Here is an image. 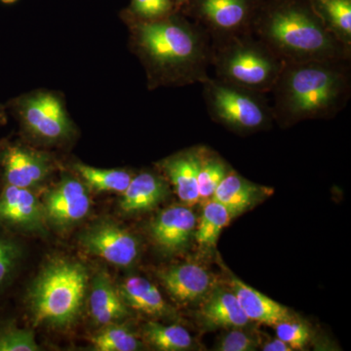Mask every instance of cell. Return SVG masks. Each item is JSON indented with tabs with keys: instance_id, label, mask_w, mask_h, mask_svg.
I'll return each mask as SVG.
<instances>
[{
	"instance_id": "36",
	"label": "cell",
	"mask_w": 351,
	"mask_h": 351,
	"mask_svg": "<svg viewBox=\"0 0 351 351\" xmlns=\"http://www.w3.org/2000/svg\"><path fill=\"white\" fill-rule=\"evenodd\" d=\"M20 0H0V3L4 4V5H13V4L17 3Z\"/></svg>"
},
{
	"instance_id": "27",
	"label": "cell",
	"mask_w": 351,
	"mask_h": 351,
	"mask_svg": "<svg viewBox=\"0 0 351 351\" xmlns=\"http://www.w3.org/2000/svg\"><path fill=\"white\" fill-rule=\"evenodd\" d=\"M91 345L96 351H135L142 346L128 327L117 323L104 326L92 337Z\"/></svg>"
},
{
	"instance_id": "8",
	"label": "cell",
	"mask_w": 351,
	"mask_h": 351,
	"mask_svg": "<svg viewBox=\"0 0 351 351\" xmlns=\"http://www.w3.org/2000/svg\"><path fill=\"white\" fill-rule=\"evenodd\" d=\"M3 184L29 189L43 186L57 168L49 152L25 142L23 138H6L0 154Z\"/></svg>"
},
{
	"instance_id": "32",
	"label": "cell",
	"mask_w": 351,
	"mask_h": 351,
	"mask_svg": "<svg viewBox=\"0 0 351 351\" xmlns=\"http://www.w3.org/2000/svg\"><path fill=\"white\" fill-rule=\"evenodd\" d=\"M257 341L246 334V332L237 331L230 332L219 341L217 350L221 351H251L257 348Z\"/></svg>"
},
{
	"instance_id": "7",
	"label": "cell",
	"mask_w": 351,
	"mask_h": 351,
	"mask_svg": "<svg viewBox=\"0 0 351 351\" xmlns=\"http://www.w3.org/2000/svg\"><path fill=\"white\" fill-rule=\"evenodd\" d=\"M202 86L207 112L217 123L239 133H250L269 128L274 122L267 94L235 86L212 76Z\"/></svg>"
},
{
	"instance_id": "6",
	"label": "cell",
	"mask_w": 351,
	"mask_h": 351,
	"mask_svg": "<svg viewBox=\"0 0 351 351\" xmlns=\"http://www.w3.org/2000/svg\"><path fill=\"white\" fill-rule=\"evenodd\" d=\"M5 107L17 121L23 140L29 144L62 147L77 138V126L61 92L38 88L14 97L6 101Z\"/></svg>"
},
{
	"instance_id": "10",
	"label": "cell",
	"mask_w": 351,
	"mask_h": 351,
	"mask_svg": "<svg viewBox=\"0 0 351 351\" xmlns=\"http://www.w3.org/2000/svg\"><path fill=\"white\" fill-rule=\"evenodd\" d=\"M41 203L47 225L59 230L78 225L91 210L89 189L71 173H63L61 179L44 193Z\"/></svg>"
},
{
	"instance_id": "17",
	"label": "cell",
	"mask_w": 351,
	"mask_h": 351,
	"mask_svg": "<svg viewBox=\"0 0 351 351\" xmlns=\"http://www.w3.org/2000/svg\"><path fill=\"white\" fill-rule=\"evenodd\" d=\"M89 308L92 319L101 326L117 323L128 315L119 290L115 288L106 272H100L92 280Z\"/></svg>"
},
{
	"instance_id": "9",
	"label": "cell",
	"mask_w": 351,
	"mask_h": 351,
	"mask_svg": "<svg viewBox=\"0 0 351 351\" xmlns=\"http://www.w3.org/2000/svg\"><path fill=\"white\" fill-rule=\"evenodd\" d=\"M191 10L211 41L252 34L257 16L251 0H195Z\"/></svg>"
},
{
	"instance_id": "19",
	"label": "cell",
	"mask_w": 351,
	"mask_h": 351,
	"mask_svg": "<svg viewBox=\"0 0 351 351\" xmlns=\"http://www.w3.org/2000/svg\"><path fill=\"white\" fill-rule=\"evenodd\" d=\"M265 193L261 186L230 171L219 182L212 197L237 216L254 206Z\"/></svg>"
},
{
	"instance_id": "26",
	"label": "cell",
	"mask_w": 351,
	"mask_h": 351,
	"mask_svg": "<svg viewBox=\"0 0 351 351\" xmlns=\"http://www.w3.org/2000/svg\"><path fill=\"white\" fill-rule=\"evenodd\" d=\"M144 332L147 341L158 350H186L193 345V338L188 330L178 325L166 326L159 323L149 322L145 327Z\"/></svg>"
},
{
	"instance_id": "11",
	"label": "cell",
	"mask_w": 351,
	"mask_h": 351,
	"mask_svg": "<svg viewBox=\"0 0 351 351\" xmlns=\"http://www.w3.org/2000/svg\"><path fill=\"white\" fill-rule=\"evenodd\" d=\"M80 243L90 255L117 267H129L138 256L136 237L110 219H100L88 226L80 234Z\"/></svg>"
},
{
	"instance_id": "24",
	"label": "cell",
	"mask_w": 351,
	"mask_h": 351,
	"mask_svg": "<svg viewBox=\"0 0 351 351\" xmlns=\"http://www.w3.org/2000/svg\"><path fill=\"white\" fill-rule=\"evenodd\" d=\"M24 257V245L18 235L0 226V297L12 285Z\"/></svg>"
},
{
	"instance_id": "13",
	"label": "cell",
	"mask_w": 351,
	"mask_h": 351,
	"mask_svg": "<svg viewBox=\"0 0 351 351\" xmlns=\"http://www.w3.org/2000/svg\"><path fill=\"white\" fill-rule=\"evenodd\" d=\"M202 151L203 147L184 149L157 163L161 174L186 206H193L199 201L198 173Z\"/></svg>"
},
{
	"instance_id": "34",
	"label": "cell",
	"mask_w": 351,
	"mask_h": 351,
	"mask_svg": "<svg viewBox=\"0 0 351 351\" xmlns=\"http://www.w3.org/2000/svg\"><path fill=\"white\" fill-rule=\"evenodd\" d=\"M8 119L9 114L7 112L5 104L0 103V128L6 125Z\"/></svg>"
},
{
	"instance_id": "18",
	"label": "cell",
	"mask_w": 351,
	"mask_h": 351,
	"mask_svg": "<svg viewBox=\"0 0 351 351\" xmlns=\"http://www.w3.org/2000/svg\"><path fill=\"white\" fill-rule=\"evenodd\" d=\"M232 292L249 319L276 326L283 321L292 319L290 311L267 295L258 292L237 278H232Z\"/></svg>"
},
{
	"instance_id": "5",
	"label": "cell",
	"mask_w": 351,
	"mask_h": 351,
	"mask_svg": "<svg viewBox=\"0 0 351 351\" xmlns=\"http://www.w3.org/2000/svg\"><path fill=\"white\" fill-rule=\"evenodd\" d=\"M215 77L235 86L270 93L284 62L253 34L211 41Z\"/></svg>"
},
{
	"instance_id": "15",
	"label": "cell",
	"mask_w": 351,
	"mask_h": 351,
	"mask_svg": "<svg viewBox=\"0 0 351 351\" xmlns=\"http://www.w3.org/2000/svg\"><path fill=\"white\" fill-rule=\"evenodd\" d=\"M168 195V182L163 175L143 171L134 175L130 184L121 193L120 211L138 214L149 211L160 204Z\"/></svg>"
},
{
	"instance_id": "31",
	"label": "cell",
	"mask_w": 351,
	"mask_h": 351,
	"mask_svg": "<svg viewBox=\"0 0 351 351\" xmlns=\"http://www.w3.org/2000/svg\"><path fill=\"white\" fill-rule=\"evenodd\" d=\"M277 338L282 339L292 350H302L309 341V331L306 326L292 319L283 321L276 325Z\"/></svg>"
},
{
	"instance_id": "20",
	"label": "cell",
	"mask_w": 351,
	"mask_h": 351,
	"mask_svg": "<svg viewBox=\"0 0 351 351\" xmlns=\"http://www.w3.org/2000/svg\"><path fill=\"white\" fill-rule=\"evenodd\" d=\"M127 306L149 315L162 316L169 313V307L160 291L147 279L140 276L127 278L119 290Z\"/></svg>"
},
{
	"instance_id": "16",
	"label": "cell",
	"mask_w": 351,
	"mask_h": 351,
	"mask_svg": "<svg viewBox=\"0 0 351 351\" xmlns=\"http://www.w3.org/2000/svg\"><path fill=\"white\" fill-rule=\"evenodd\" d=\"M160 279L169 294L181 302L200 299L211 286L209 272L195 263L168 267L161 272Z\"/></svg>"
},
{
	"instance_id": "12",
	"label": "cell",
	"mask_w": 351,
	"mask_h": 351,
	"mask_svg": "<svg viewBox=\"0 0 351 351\" xmlns=\"http://www.w3.org/2000/svg\"><path fill=\"white\" fill-rule=\"evenodd\" d=\"M43 203L29 189L2 184L0 226L15 234H44L47 230Z\"/></svg>"
},
{
	"instance_id": "4",
	"label": "cell",
	"mask_w": 351,
	"mask_h": 351,
	"mask_svg": "<svg viewBox=\"0 0 351 351\" xmlns=\"http://www.w3.org/2000/svg\"><path fill=\"white\" fill-rule=\"evenodd\" d=\"M89 287L88 269L75 258H51L31 283L25 297L29 318L36 327L66 329L75 324Z\"/></svg>"
},
{
	"instance_id": "1",
	"label": "cell",
	"mask_w": 351,
	"mask_h": 351,
	"mask_svg": "<svg viewBox=\"0 0 351 351\" xmlns=\"http://www.w3.org/2000/svg\"><path fill=\"white\" fill-rule=\"evenodd\" d=\"M123 20L129 47L145 69L149 90L202 84L210 77L211 38L199 25L175 12L149 22Z\"/></svg>"
},
{
	"instance_id": "37",
	"label": "cell",
	"mask_w": 351,
	"mask_h": 351,
	"mask_svg": "<svg viewBox=\"0 0 351 351\" xmlns=\"http://www.w3.org/2000/svg\"><path fill=\"white\" fill-rule=\"evenodd\" d=\"M174 2L175 5H182V4L186 3L189 0H172Z\"/></svg>"
},
{
	"instance_id": "29",
	"label": "cell",
	"mask_w": 351,
	"mask_h": 351,
	"mask_svg": "<svg viewBox=\"0 0 351 351\" xmlns=\"http://www.w3.org/2000/svg\"><path fill=\"white\" fill-rule=\"evenodd\" d=\"M40 350L32 329L19 326L13 318H0V351Z\"/></svg>"
},
{
	"instance_id": "3",
	"label": "cell",
	"mask_w": 351,
	"mask_h": 351,
	"mask_svg": "<svg viewBox=\"0 0 351 351\" xmlns=\"http://www.w3.org/2000/svg\"><path fill=\"white\" fill-rule=\"evenodd\" d=\"M252 34L285 64L351 57V49L327 29L309 0H281L267 7L256 16Z\"/></svg>"
},
{
	"instance_id": "28",
	"label": "cell",
	"mask_w": 351,
	"mask_h": 351,
	"mask_svg": "<svg viewBox=\"0 0 351 351\" xmlns=\"http://www.w3.org/2000/svg\"><path fill=\"white\" fill-rule=\"evenodd\" d=\"M230 172L225 161L203 147L199 173H198V193L199 199L213 196L219 182Z\"/></svg>"
},
{
	"instance_id": "22",
	"label": "cell",
	"mask_w": 351,
	"mask_h": 351,
	"mask_svg": "<svg viewBox=\"0 0 351 351\" xmlns=\"http://www.w3.org/2000/svg\"><path fill=\"white\" fill-rule=\"evenodd\" d=\"M73 174L77 176L89 191L98 193L121 195L130 184L133 173L126 169H101L88 164L75 162L71 165Z\"/></svg>"
},
{
	"instance_id": "35",
	"label": "cell",
	"mask_w": 351,
	"mask_h": 351,
	"mask_svg": "<svg viewBox=\"0 0 351 351\" xmlns=\"http://www.w3.org/2000/svg\"><path fill=\"white\" fill-rule=\"evenodd\" d=\"M5 138H4L0 140V154H1L2 147H3L4 142H5ZM2 184H3V182H2L1 166H0V189H1Z\"/></svg>"
},
{
	"instance_id": "33",
	"label": "cell",
	"mask_w": 351,
	"mask_h": 351,
	"mask_svg": "<svg viewBox=\"0 0 351 351\" xmlns=\"http://www.w3.org/2000/svg\"><path fill=\"white\" fill-rule=\"evenodd\" d=\"M263 350L265 351H291L293 350L292 348H290L287 345V343H284L282 339L276 338L272 339V341H267L265 346H263Z\"/></svg>"
},
{
	"instance_id": "23",
	"label": "cell",
	"mask_w": 351,
	"mask_h": 351,
	"mask_svg": "<svg viewBox=\"0 0 351 351\" xmlns=\"http://www.w3.org/2000/svg\"><path fill=\"white\" fill-rule=\"evenodd\" d=\"M328 29L351 49V0H309Z\"/></svg>"
},
{
	"instance_id": "30",
	"label": "cell",
	"mask_w": 351,
	"mask_h": 351,
	"mask_svg": "<svg viewBox=\"0 0 351 351\" xmlns=\"http://www.w3.org/2000/svg\"><path fill=\"white\" fill-rule=\"evenodd\" d=\"M175 6L172 0H131L121 17L145 22L162 19L175 12Z\"/></svg>"
},
{
	"instance_id": "21",
	"label": "cell",
	"mask_w": 351,
	"mask_h": 351,
	"mask_svg": "<svg viewBox=\"0 0 351 351\" xmlns=\"http://www.w3.org/2000/svg\"><path fill=\"white\" fill-rule=\"evenodd\" d=\"M202 317L212 327L241 328L250 322L234 293L221 290L202 307Z\"/></svg>"
},
{
	"instance_id": "2",
	"label": "cell",
	"mask_w": 351,
	"mask_h": 351,
	"mask_svg": "<svg viewBox=\"0 0 351 351\" xmlns=\"http://www.w3.org/2000/svg\"><path fill=\"white\" fill-rule=\"evenodd\" d=\"M350 60L284 64L270 92L274 120L287 127L338 114L350 99Z\"/></svg>"
},
{
	"instance_id": "25",
	"label": "cell",
	"mask_w": 351,
	"mask_h": 351,
	"mask_svg": "<svg viewBox=\"0 0 351 351\" xmlns=\"http://www.w3.org/2000/svg\"><path fill=\"white\" fill-rule=\"evenodd\" d=\"M233 215L217 200H211L203 208L199 225L195 230V239L201 246L213 247L221 230L230 223Z\"/></svg>"
},
{
	"instance_id": "14",
	"label": "cell",
	"mask_w": 351,
	"mask_h": 351,
	"mask_svg": "<svg viewBox=\"0 0 351 351\" xmlns=\"http://www.w3.org/2000/svg\"><path fill=\"white\" fill-rule=\"evenodd\" d=\"M195 226L196 217L193 210L174 205L164 209L152 221L151 234L161 250L174 254L188 246Z\"/></svg>"
}]
</instances>
